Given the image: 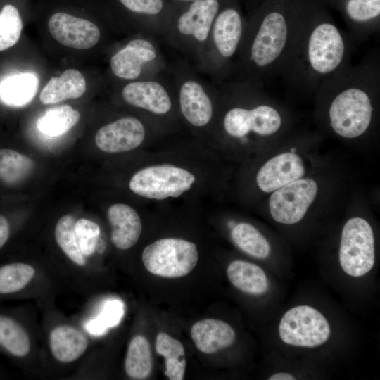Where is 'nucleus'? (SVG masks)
<instances>
[{"label":"nucleus","instance_id":"obj_1","mask_svg":"<svg viewBox=\"0 0 380 380\" xmlns=\"http://www.w3.org/2000/svg\"><path fill=\"white\" fill-rule=\"evenodd\" d=\"M353 40L337 25L324 0H307L279 75L286 89L316 92L351 64Z\"/></svg>","mask_w":380,"mask_h":380},{"label":"nucleus","instance_id":"obj_2","mask_svg":"<svg viewBox=\"0 0 380 380\" xmlns=\"http://www.w3.org/2000/svg\"><path fill=\"white\" fill-rule=\"evenodd\" d=\"M307 0H262L247 20L233 70L239 82L263 87L279 75Z\"/></svg>","mask_w":380,"mask_h":380},{"label":"nucleus","instance_id":"obj_3","mask_svg":"<svg viewBox=\"0 0 380 380\" xmlns=\"http://www.w3.org/2000/svg\"><path fill=\"white\" fill-rule=\"evenodd\" d=\"M379 89V54L374 52L324 81L316 92L329 97L327 112L332 130L343 138L354 139L370 127L373 101Z\"/></svg>","mask_w":380,"mask_h":380},{"label":"nucleus","instance_id":"obj_4","mask_svg":"<svg viewBox=\"0 0 380 380\" xmlns=\"http://www.w3.org/2000/svg\"><path fill=\"white\" fill-rule=\"evenodd\" d=\"M246 22L237 0H222L208 40L213 63L222 76L233 70Z\"/></svg>","mask_w":380,"mask_h":380},{"label":"nucleus","instance_id":"obj_5","mask_svg":"<svg viewBox=\"0 0 380 380\" xmlns=\"http://www.w3.org/2000/svg\"><path fill=\"white\" fill-rule=\"evenodd\" d=\"M198 259L196 246L189 241L165 238L147 246L142 261L151 273L163 277L185 276L196 267Z\"/></svg>","mask_w":380,"mask_h":380},{"label":"nucleus","instance_id":"obj_6","mask_svg":"<svg viewBox=\"0 0 380 380\" xmlns=\"http://www.w3.org/2000/svg\"><path fill=\"white\" fill-rule=\"evenodd\" d=\"M188 170L170 164L143 168L131 178L129 186L136 194L149 199L176 198L190 189L195 182Z\"/></svg>","mask_w":380,"mask_h":380},{"label":"nucleus","instance_id":"obj_7","mask_svg":"<svg viewBox=\"0 0 380 380\" xmlns=\"http://www.w3.org/2000/svg\"><path fill=\"white\" fill-rule=\"evenodd\" d=\"M339 262L343 272L355 277L367 274L374 267V234L365 220L353 217L345 224L341 238Z\"/></svg>","mask_w":380,"mask_h":380},{"label":"nucleus","instance_id":"obj_8","mask_svg":"<svg viewBox=\"0 0 380 380\" xmlns=\"http://www.w3.org/2000/svg\"><path fill=\"white\" fill-rule=\"evenodd\" d=\"M331 329L327 319L315 308L298 305L289 310L281 317L279 334L291 346L315 348L329 338Z\"/></svg>","mask_w":380,"mask_h":380},{"label":"nucleus","instance_id":"obj_9","mask_svg":"<svg viewBox=\"0 0 380 380\" xmlns=\"http://www.w3.org/2000/svg\"><path fill=\"white\" fill-rule=\"evenodd\" d=\"M281 112L270 103H258L251 108L234 106L224 115L223 126L226 133L235 138H243L250 133L269 137L281 128Z\"/></svg>","mask_w":380,"mask_h":380},{"label":"nucleus","instance_id":"obj_10","mask_svg":"<svg viewBox=\"0 0 380 380\" xmlns=\"http://www.w3.org/2000/svg\"><path fill=\"white\" fill-rule=\"evenodd\" d=\"M317 193V184L312 179H299L277 190L270 198L272 218L277 222L292 224L300 221Z\"/></svg>","mask_w":380,"mask_h":380},{"label":"nucleus","instance_id":"obj_11","mask_svg":"<svg viewBox=\"0 0 380 380\" xmlns=\"http://www.w3.org/2000/svg\"><path fill=\"white\" fill-rule=\"evenodd\" d=\"M222 0H196L176 8L170 22L177 34L196 45L208 42Z\"/></svg>","mask_w":380,"mask_h":380},{"label":"nucleus","instance_id":"obj_12","mask_svg":"<svg viewBox=\"0 0 380 380\" xmlns=\"http://www.w3.org/2000/svg\"><path fill=\"white\" fill-rule=\"evenodd\" d=\"M48 29L58 42L76 49L94 47L101 37L99 28L94 23L63 11L50 15Z\"/></svg>","mask_w":380,"mask_h":380},{"label":"nucleus","instance_id":"obj_13","mask_svg":"<svg viewBox=\"0 0 380 380\" xmlns=\"http://www.w3.org/2000/svg\"><path fill=\"white\" fill-rule=\"evenodd\" d=\"M341 14L352 39H367L379 31L380 0H324Z\"/></svg>","mask_w":380,"mask_h":380},{"label":"nucleus","instance_id":"obj_14","mask_svg":"<svg viewBox=\"0 0 380 380\" xmlns=\"http://www.w3.org/2000/svg\"><path fill=\"white\" fill-rule=\"evenodd\" d=\"M145 135V127L139 120L124 117L101 127L96 134L95 143L103 152L122 153L140 146Z\"/></svg>","mask_w":380,"mask_h":380},{"label":"nucleus","instance_id":"obj_15","mask_svg":"<svg viewBox=\"0 0 380 380\" xmlns=\"http://www.w3.org/2000/svg\"><path fill=\"white\" fill-rule=\"evenodd\" d=\"M305 174L302 159L295 153H283L267 161L259 170L256 182L264 192L274 191L300 179Z\"/></svg>","mask_w":380,"mask_h":380},{"label":"nucleus","instance_id":"obj_16","mask_svg":"<svg viewBox=\"0 0 380 380\" xmlns=\"http://www.w3.org/2000/svg\"><path fill=\"white\" fill-rule=\"evenodd\" d=\"M157 55V50L151 41L134 39L111 57L110 66L116 77L135 80L141 75L146 64L155 61Z\"/></svg>","mask_w":380,"mask_h":380},{"label":"nucleus","instance_id":"obj_17","mask_svg":"<svg viewBox=\"0 0 380 380\" xmlns=\"http://www.w3.org/2000/svg\"><path fill=\"white\" fill-rule=\"evenodd\" d=\"M121 94L128 104L156 115L166 114L172 108L166 88L155 80L131 82L123 87Z\"/></svg>","mask_w":380,"mask_h":380},{"label":"nucleus","instance_id":"obj_18","mask_svg":"<svg viewBox=\"0 0 380 380\" xmlns=\"http://www.w3.org/2000/svg\"><path fill=\"white\" fill-rule=\"evenodd\" d=\"M179 101L182 115L192 125L203 127L211 120L213 102L200 82L194 79L184 80L179 87Z\"/></svg>","mask_w":380,"mask_h":380},{"label":"nucleus","instance_id":"obj_19","mask_svg":"<svg viewBox=\"0 0 380 380\" xmlns=\"http://www.w3.org/2000/svg\"><path fill=\"white\" fill-rule=\"evenodd\" d=\"M108 220L112 226L111 241L118 249L127 250L139 240L142 224L139 215L131 206L115 203L108 210Z\"/></svg>","mask_w":380,"mask_h":380},{"label":"nucleus","instance_id":"obj_20","mask_svg":"<svg viewBox=\"0 0 380 380\" xmlns=\"http://www.w3.org/2000/svg\"><path fill=\"white\" fill-rule=\"evenodd\" d=\"M191 336L196 348L204 353H213L232 346L236 333L227 322L205 319L196 322L191 329Z\"/></svg>","mask_w":380,"mask_h":380},{"label":"nucleus","instance_id":"obj_21","mask_svg":"<svg viewBox=\"0 0 380 380\" xmlns=\"http://www.w3.org/2000/svg\"><path fill=\"white\" fill-rule=\"evenodd\" d=\"M87 88L83 75L76 69H68L59 77H51L39 94L42 104H56L82 96Z\"/></svg>","mask_w":380,"mask_h":380},{"label":"nucleus","instance_id":"obj_22","mask_svg":"<svg viewBox=\"0 0 380 380\" xmlns=\"http://www.w3.org/2000/svg\"><path fill=\"white\" fill-rule=\"evenodd\" d=\"M49 346L57 360L69 363L83 355L88 346V341L77 329L69 325H60L51 331Z\"/></svg>","mask_w":380,"mask_h":380},{"label":"nucleus","instance_id":"obj_23","mask_svg":"<svg viewBox=\"0 0 380 380\" xmlns=\"http://www.w3.org/2000/svg\"><path fill=\"white\" fill-rule=\"evenodd\" d=\"M227 273L231 283L245 293L260 295L265 293L269 288L266 274L255 264L234 260L229 265Z\"/></svg>","mask_w":380,"mask_h":380},{"label":"nucleus","instance_id":"obj_24","mask_svg":"<svg viewBox=\"0 0 380 380\" xmlns=\"http://www.w3.org/2000/svg\"><path fill=\"white\" fill-rule=\"evenodd\" d=\"M37 87V77L32 72L11 75L0 82V101L9 106H23L33 99Z\"/></svg>","mask_w":380,"mask_h":380},{"label":"nucleus","instance_id":"obj_25","mask_svg":"<svg viewBox=\"0 0 380 380\" xmlns=\"http://www.w3.org/2000/svg\"><path fill=\"white\" fill-rule=\"evenodd\" d=\"M30 346L29 335L20 322L0 313V348L15 357L23 358L29 353Z\"/></svg>","mask_w":380,"mask_h":380},{"label":"nucleus","instance_id":"obj_26","mask_svg":"<svg viewBox=\"0 0 380 380\" xmlns=\"http://www.w3.org/2000/svg\"><path fill=\"white\" fill-rule=\"evenodd\" d=\"M156 350L165 360V374L170 380H182L186 368L185 352L178 340L165 332L158 334Z\"/></svg>","mask_w":380,"mask_h":380},{"label":"nucleus","instance_id":"obj_27","mask_svg":"<svg viewBox=\"0 0 380 380\" xmlns=\"http://www.w3.org/2000/svg\"><path fill=\"white\" fill-rule=\"evenodd\" d=\"M80 112L69 105L51 107L38 118L37 127L43 134L51 136H60L79 121Z\"/></svg>","mask_w":380,"mask_h":380},{"label":"nucleus","instance_id":"obj_28","mask_svg":"<svg viewBox=\"0 0 380 380\" xmlns=\"http://www.w3.org/2000/svg\"><path fill=\"white\" fill-rule=\"evenodd\" d=\"M34 167L28 156L15 150L0 149V181L8 185L18 184L28 177Z\"/></svg>","mask_w":380,"mask_h":380},{"label":"nucleus","instance_id":"obj_29","mask_svg":"<svg viewBox=\"0 0 380 380\" xmlns=\"http://www.w3.org/2000/svg\"><path fill=\"white\" fill-rule=\"evenodd\" d=\"M127 374L134 379H145L152 369L150 344L143 336H136L130 341L125 361Z\"/></svg>","mask_w":380,"mask_h":380},{"label":"nucleus","instance_id":"obj_30","mask_svg":"<svg viewBox=\"0 0 380 380\" xmlns=\"http://www.w3.org/2000/svg\"><path fill=\"white\" fill-rule=\"evenodd\" d=\"M232 239L234 243L247 254L263 259L270 253V245L266 238L253 225L239 223L232 229Z\"/></svg>","mask_w":380,"mask_h":380},{"label":"nucleus","instance_id":"obj_31","mask_svg":"<svg viewBox=\"0 0 380 380\" xmlns=\"http://www.w3.org/2000/svg\"><path fill=\"white\" fill-rule=\"evenodd\" d=\"M131 14L151 20L170 22L177 7L167 0H116Z\"/></svg>","mask_w":380,"mask_h":380},{"label":"nucleus","instance_id":"obj_32","mask_svg":"<svg viewBox=\"0 0 380 380\" xmlns=\"http://www.w3.org/2000/svg\"><path fill=\"white\" fill-rule=\"evenodd\" d=\"M75 224V221L72 216H62L55 227V239L67 257L75 264L82 266L85 265L86 260L77 243Z\"/></svg>","mask_w":380,"mask_h":380},{"label":"nucleus","instance_id":"obj_33","mask_svg":"<svg viewBox=\"0 0 380 380\" xmlns=\"http://www.w3.org/2000/svg\"><path fill=\"white\" fill-rule=\"evenodd\" d=\"M23 26L19 9L13 4H5L0 10V51L8 49L18 42Z\"/></svg>","mask_w":380,"mask_h":380},{"label":"nucleus","instance_id":"obj_34","mask_svg":"<svg viewBox=\"0 0 380 380\" xmlns=\"http://www.w3.org/2000/svg\"><path fill=\"white\" fill-rule=\"evenodd\" d=\"M124 315V304L118 299L106 301L97 317L87 322V331L94 336H102L108 329L116 327Z\"/></svg>","mask_w":380,"mask_h":380},{"label":"nucleus","instance_id":"obj_35","mask_svg":"<svg viewBox=\"0 0 380 380\" xmlns=\"http://www.w3.org/2000/svg\"><path fill=\"white\" fill-rule=\"evenodd\" d=\"M76 240L84 256L91 255L96 251L99 239L100 227L93 221L81 218L75 224Z\"/></svg>","mask_w":380,"mask_h":380},{"label":"nucleus","instance_id":"obj_36","mask_svg":"<svg viewBox=\"0 0 380 380\" xmlns=\"http://www.w3.org/2000/svg\"><path fill=\"white\" fill-rule=\"evenodd\" d=\"M11 233V226L7 218L0 215V250L8 241Z\"/></svg>","mask_w":380,"mask_h":380},{"label":"nucleus","instance_id":"obj_37","mask_svg":"<svg viewBox=\"0 0 380 380\" xmlns=\"http://www.w3.org/2000/svg\"><path fill=\"white\" fill-rule=\"evenodd\" d=\"M269 380H294L293 375L286 372H278L272 374L268 379Z\"/></svg>","mask_w":380,"mask_h":380},{"label":"nucleus","instance_id":"obj_38","mask_svg":"<svg viewBox=\"0 0 380 380\" xmlns=\"http://www.w3.org/2000/svg\"><path fill=\"white\" fill-rule=\"evenodd\" d=\"M170 4L175 7L181 6L182 5L189 4L196 0H167Z\"/></svg>","mask_w":380,"mask_h":380},{"label":"nucleus","instance_id":"obj_39","mask_svg":"<svg viewBox=\"0 0 380 380\" xmlns=\"http://www.w3.org/2000/svg\"><path fill=\"white\" fill-rule=\"evenodd\" d=\"M250 4L253 5L254 8L262 1V0H246Z\"/></svg>","mask_w":380,"mask_h":380}]
</instances>
